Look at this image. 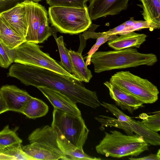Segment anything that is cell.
<instances>
[{
  "mask_svg": "<svg viewBox=\"0 0 160 160\" xmlns=\"http://www.w3.org/2000/svg\"><path fill=\"white\" fill-rule=\"evenodd\" d=\"M8 76L26 86H46L59 91L76 103L95 109L100 102L95 91L86 88L82 82L43 68L16 63L9 68Z\"/></svg>",
  "mask_w": 160,
  "mask_h": 160,
  "instance_id": "obj_1",
  "label": "cell"
},
{
  "mask_svg": "<svg viewBox=\"0 0 160 160\" xmlns=\"http://www.w3.org/2000/svg\"><path fill=\"white\" fill-rule=\"evenodd\" d=\"M90 61L93 65L94 72L99 73L143 65L152 66L158 61V58L154 54L140 53L136 48L131 47L96 52L92 55Z\"/></svg>",
  "mask_w": 160,
  "mask_h": 160,
  "instance_id": "obj_2",
  "label": "cell"
},
{
  "mask_svg": "<svg viewBox=\"0 0 160 160\" xmlns=\"http://www.w3.org/2000/svg\"><path fill=\"white\" fill-rule=\"evenodd\" d=\"M105 132V136L95 147L97 152L115 158L137 157L148 150V144L137 134L125 135L117 130Z\"/></svg>",
  "mask_w": 160,
  "mask_h": 160,
  "instance_id": "obj_3",
  "label": "cell"
},
{
  "mask_svg": "<svg viewBox=\"0 0 160 160\" xmlns=\"http://www.w3.org/2000/svg\"><path fill=\"white\" fill-rule=\"evenodd\" d=\"M48 12L52 26L60 33L76 34L86 31L92 25L87 7L50 6Z\"/></svg>",
  "mask_w": 160,
  "mask_h": 160,
  "instance_id": "obj_4",
  "label": "cell"
},
{
  "mask_svg": "<svg viewBox=\"0 0 160 160\" xmlns=\"http://www.w3.org/2000/svg\"><path fill=\"white\" fill-rule=\"evenodd\" d=\"M109 82L143 103H153L158 99L159 92L156 86L129 71L117 72Z\"/></svg>",
  "mask_w": 160,
  "mask_h": 160,
  "instance_id": "obj_5",
  "label": "cell"
},
{
  "mask_svg": "<svg viewBox=\"0 0 160 160\" xmlns=\"http://www.w3.org/2000/svg\"><path fill=\"white\" fill-rule=\"evenodd\" d=\"M51 126L73 145L83 149L89 130L81 115H76L54 108Z\"/></svg>",
  "mask_w": 160,
  "mask_h": 160,
  "instance_id": "obj_6",
  "label": "cell"
},
{
  "mask_svg": "<svg viewBox=\"0 0 160 160\" xmlns=\"http://www.w3.org/2000/svg\"><path fill=\"white\" fill-rule=\"evenodd\" d=\"M14 62L43 68L78 79L49 54L42 51L40 46L36 43L25 41L15 48Z\"/></svg>",
  "mask_w": 160,
  "mask_h": 160,
  "instance_id": "obj_7",
  "label": "cell"
},
{
  "mask_svg": "<svg viewBox=\"0 0 160 160\" xmlns=\"http://www.w3.org/2000/svg\"><path fill=\"white\" fill-rule=\"evenodd\" d=\"M101 124L100 129L104 130V127H114L123 130L127 135H132L133 133L142 136L148 144L154 146L160 145V136L157 132L152 131L145 127L141 122L137 121L123 112L117 118L103 115L94 117Z\"/></svg>",
  "mask_w": 160,
  "mask_h": 160,
  "instance_id": "obj_8",
  "label": "cell"
},
{
  "mask_svg": "<svg viewBox=\"0 0 160 160\" xmlns=\"http://www.w3.org/2000/svg\"><path fill=\"white\" fill-rule=\"evenodd\" d=\"M24 4L28 25L26 41L38 43V30L41 22L48 19L45 7L32 0H26Z\"/></svg>",
  "mask_w": 160,
  "mask_h": 160,
  "instance_id": "obj_9",
  "label": "cell"
},
{
  "mask_svg": "<svg viewBox=\"0 0 160 160\" xmlns=\"http://www.w3.org/2000/svg\"><path fill=\"white\" fill-rule=\"evenodd\" d=\"M57 139V132L48 125L36 129L28 137L30 143L37 142L43 148L54 152L61 157V160H68L67 156L59 147Z\"/></svg>",
  "mask_w": 160,
  "mask_h": 160,
  "instance_id": "obj_10",
  "label": "cell"
},
{
  "mask_svg": "<svg viewBox=\"0 0 160 160\" xmlns=\"http://www.w3.org/2000/svg\"><path fill=\"white\" fill-rule=\"evenodd\" d=\"M129 0H89L88 8L91 20L118 14L126 10Z\"/></svg>",
  "mask_w": 160,
  "mask_h": 160,
  "instance_id": "obj_11",
  "label": "cell"
},
{
  "mask_svg": "<svg viewBox=\"0 0 160 160\" xmlns=\"http://www.w3.org/2000/svg\"><path fill=\"white\" fill-rule=\"evenodd\" d=\"M0 16L15 32L25 40L28 25L22 2L2 12Z\"/></svg>",
  "mask_w": 160,
  "mask_h": 160,
  "instance_id": "obj_12",
  "label": "cell"
},
{
  "mask_svg": "<svg viewBox=\"0 0 160 160\" xmlns=\"http://www.w3.org/2000/svg\"><path fill=\"white\" fill-rule=\"evenodd\" d=\"M37 88L47 98L54 108L76 115H81L76 103L64 94L46 86H39Z\"/></svg>",
  "mask_w": 160,
  "mask_h": 160,
  "instance_id": "obj_13",
  "label": "cell"
},
{
  "mask_svg": "<svg viewBox=\"0 0 160 160\" xmlns=\"http://www.w3.org/2000/svg\"><path fill=\"white\" fill-rule=\"evenodd\" d=\"M103 84L108 89L111 98L122 110H127L132 114L134 111L144 107L142 102L110 82L106 81Z\"/></svg>",
  "mask_w": 160,
  "mask_h": 160,
  "instance_id": "obj_14",
  "label": "cell"
},
{
  "mask_svg": "<svg viewBox=\"0 0 160 160\" xmlns=\"http://www.w3.org/2000/svg\"><path fill=\"white\" fill-rule=\"evenodd\" d=\"M0 89L9 111L21 113L27 102L32 97L14 85H4Z\"/></svg>",
  "mask_w": 160,
  "mask_h": 160,
  "instance_id": "obj_15",
  "label": "cell"
},
{
  "mask_svg": "<svg viewBox=\"0 0 160 160\" xmlns=\"http://www.w3.org/2000/svg\"><path fill=\"white\" fill-rule=\"evenodd\" d=\"M147 36L144 34L132 32L120 35L116 38L108 41V46L115 50H120L129 48H139L146 41Z\"/></svg>",
  "mask_w": 160,
  "mask_h": 160,
  "instance_id": "obj_16",
  "label": "cell"
},
{
  "mask_svg": "<svg viewBox=\"0 0 160 160\" xmlns=\"http://www.w3.org/2000/svg\"><path fill=\"white\" fill-rule=\"evenodd\" d=\"M82 51L79 49L77 52L71 49L68 50L73 71L72 75L81 82H88L92 75L84 60L82 55Z\"/></svg>",
  "mask_w": 160,
  "mask_h": 160,
  "instance_id": "obj_17",
  "label": "cell"
},
{
  "mask_svg": "<svg viewBox=\"0 0 160 160\" xmlns=\"http://www.w3.org/2000/svg\"><path fill=\"white\" fill-rule=\"evenodd\" d=\"M58 134L57 141L61 150L68 157V160H99L101 159L91 157L83 150L71 144L59 132L55 130Z\"/></svg>",
  "mask_w": 160,
  "mask_h": 160,
  "instance_id": "obj_18",
  "label": "cell"
},
{
  "mask_svg": "<svg viewBox=\"0 0 160 160\" xmlns=\"http://www.w3.org/2000/svg\"><path fill=\"white\" fill-rule=\"evenodd\" d=\"M0 41L8 49L13 50L26 41L8 25L0 16Z\"/></svg>",
  "mask_w": 160,
  "mask_h": 160,
  "instance_id": "obj_19",
  "label": "cell"
},
{
  "mask_svg": "<svg viewBox=\"0 0 160 160\" xmlns=\"http://www.w3.org/2000/svg\"><path fill=\"white\" fill-rule=\"evenodd\" d=\"M142 3V15L145 20L160 28V0H139Z\"/></svg>",
  "mask_w": 160,
  "mask_h": 160,
  "instance_id": "obj_20",
  "label": "cell"
},
{
  "mask_svg": "<svg viewBox=\"0 0 160 160\" xmlns=\"http://www.w3.org/2000/svg\"><path fill=\"white\" fill-rule=\"evenodd\" d=\"M48 109L42 100L32 97L25 104L21 113L30 118L35 119L45 115Z\"/></svg>",
  "mask_w": 160,
  "mask_h": 160,
  "instance_id": "obj_21",
  "label": "cell"
},
{
  "mask_svg": "<svg viewBox=\"0 0 160 160\" xmlns=\"http://www.w3.org/2000/svg\"><path fill=\"white\" fill-rule=\"evenodd\" d=\"M22 147L26 154L35 160H61V157L54 152L43 148L36 142L22 146Z\"/></svg>",
  "mask_w": 160,
  "mask_h": 160,
  "instance_id": "obj_22",
  "label": "cell"
},
{
  "mask_svg": "<svg viewBox=\"0 0 160 160\" xmlns=\"http://www.w3.org/2000/svg\"><path fill=\"white\" fill-rule=\"evenodd\" d=\"M0 153L9 157L11 160H35L22 150L20 143H15L0 149Z\"/></svg>",
  "mask_w": 160,
  "mask_h": 160,
  "instance_id": "obj_23",
  "label": "cell"
},
{
  "mask_svg": "<svg viewBox=\"0 0 160 160\" xmlns=\"http://www.w3.org/2000/svg\"><path fill=\"white\" fill-rule=\"evenodd\" d=\"M54 38L58 45L61 59L59 63L67 72L72 75L73 71L68 50L64 45L63 37L61 36L58 38L56 36Z\"/></svg>",
  "mask_w": 160,
  "mask_h": 160,
  "instance_id": "obj_24",
  "label": "cell"
},
{
  "mask_svg": "<svg viewBox=\"0 0 160 160\" xmlns=\"http://www.w3.org/2000/svg\"><path fill=\"white\" fill-rule=\"evenodd\" d=\"M22 142V140L15 131L10 129L8 125L0 131V149L15 143H21Z\"/></svg>",
  "mask_w": 160,
  "mask_h": 160,
  "instance_id": "obj_25",
  "label": "cell"
},
{
  "mask_svg": "<svg viewBox=\"0 0 160 160\" xmlns=\"http://www.w3.org/2000/svg\"><path fill=\"white\" fill-rule=\"evenodd\" d=\"M142 119L141 121L143 125L148 129L157 132L160 130V112L157 111L153 115H148L142 113L138 118Z\"/></svg>",
  "mask_w": 160,
  "mask_h": 160,
  "instance_id": "obj_26",
  "label": "cell"
},
{
  "mask_svg": "<svg viewBox=\"0 0 160 160\" xmlns=\"http://www.w3.org/2000/svg\"><path fill=\"white\" fill-rule=\"evenodd\" d=\"M14 62V49H8L0 41V67L7 68Z\"/></svg>",
  "mask_w": 160,
  "mask_h": 160,
  "instance_id": "obj_27",
  "label": "cell"
},
{
  "mask_svg": "<svg viewBox=\"0 0 160 160\" xmlns=\"http://www.w3.org/2000/svg\"><path fill=\"white\" fill-rule=\"evenodd\" d=\"M89 0H48L46 3L50 6H58L76 8L87 7L86 2Z\"/></svg>",
  "mask_w": 160,
  "mask_h": 160,
  "instance_id": "obj_28",
  "label": "cell"
},
{
  "mask_svg": "<svg viewBox=\"0 0 160 160\" xmlns=\"http://www.w3.org/2000/svg\"><path fill=\"white\" fill-rule=\"evenodd\" d=\"M49 19L44 20L41 23L39 27L38 35V43L43 42L49 37L52 35L57 31L49 25Z\"/></svg>",
  "mask_w": 160,
  "mask_h": 160,
  "instance_id": "obj_29",
  "label": "cell"
},
{
  "mask_svg": "<svg viewBox=\"0 0 160 160\" xmlns=\"http://www.w3.org/2000/svg\"><path fill=\"white\" fill-rule=\"evenodd\" d=\"M118 36L116 35H105L101 36L97 38L96 43L92 46L88 53V56L85 57V62L86 66L90 64L91 57L92 55L97 52L99 48L102 44L109 40L117 38Z\"/></svg>",
  "mask_w": 160,
  "mask_h": 160,
  "instance_id": "obj_30",
  "label": "cell"
},
{
  "mask_svg": "<svg viewBox=\"0 0 160 160\" xmlns=\"http://www.w3.org/2000/svg\"><path fill=\"white\" fill-rule=\"evenodd\" d=\"M146 28H149L152 30L157 29L155 26L147 21H136L134 25L133 26L126 27L118 35L126 34L135 31Z\"/></svg>",
  "mask_w": 160,
  "mask_h": 160,
  "instance_id": "obj_31",
  "label": "cell"
},
{
  "mask_svg": "<svg viewBox=\"0 0 160 160\" xmlns=\"http://www.w3.org/2000/svg\"><path fill=\"white\" fill-rule=\"evenodd\" d=\"M27 0H0V14Z\"/></svg>",
  "mask_w": 160,
  "mask_h": 160,
  "instance_id": "obj_32",
  "label": "cell"
},
{
  "mask_svg": "<svg viewBox=\"0 0 160 160\" xmlns=\"http://www.w3.org/2000/svg\"><path fill=\"white\" fill-rule=\"evenodd\" d=\"M128 159L131 160H160V150H158L156 154H152L142 158H128Z\"/></svg>",
  "mask_w": 160,
  "mask_h": 160,
  "instance_id": "obj_33",
  "label": "cell"
},
{
  "mask_svg": "<svg viewBox=\"0 0 160 160\" xmlns=\"http://www.w3.org/2000/svg\"><path fill=\"white\" fill-rule=\"evenodd\" d=\"M8 111V108L4 98L2 91L0 88V114Z\"/></svg>",
  "mask_w": 160,
  "mask_h": 160,
  "instance_id": "obj_34",
  "label": "cell"
},
{
  "mask_svg": "<svg viewBox=\"0 0 160 160\" xmlns=\"http://www.w3.org/2000/svg\"><path fill=\"white\" fill-rule=\"evenodd\" d=\"M136 22V21L134 20L133 18L131 17L130 19L123 22V23L126 26V27H131L134 25Z\"/></svg>",
  "mask_w": 160,
  "mask_h": 160,
  "instance_id": "obj_35",
  "label": "cell"
},
{
  "mask_svg": "<svg viewBox=\"0 0 160 160\" xmlns=\"http://www.w3.org/2000/svg\"><path fill=\"white\" fill-rule=\"evenodd\" d=\"M11 160L9 157L0 153V160Z\"/></svg>",
  "mask_w": 160,
  "mask_h": 160,
  "instance_id": "obj_36",
  "label": "cell"
},
{
  "mask_svg": "<svg viewBox=\"0 0 160 160\" xmlns=\"http://www.w3.org/2000/svg\"><path fill=\"white\" fill-rule=\"evenodd\" d=\"M32 0L35 2L38 3L41 0ZM46 0L47 1L48 0Z\"/></svg>",
  "mask_w": 160,
  "mask_h": 160,
  "instance_id": "obj_37",
  "label": "cell"
}]
</instances>
